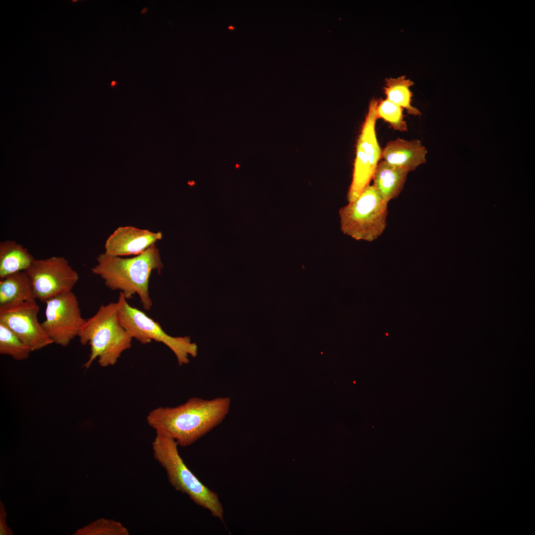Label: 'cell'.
Instances as JSON below:
<instances>
[{"instance_id":"6da1fadb","label":"cell","mask_w":535,"mask_h":535,"mask_svg":"<svg viewBox=\"0 0 535 535\" xmlns=\"http://www.w3.org/2000/svg\"><path fill=\"white\" fill-rule=\"evenodd\" d=\"M230 405L229 397L212 400L192 397L176 407L152 410L147 422L156 433L166 435L179 446L186 447L220 424L228 414Z\"/></svg>"},{"instance_id":"7a4b0ae2","label":"cell","mask_w":535,"mask_h":535,"mask_svg":"<svg viewBox=\"0 0 535 535\" xmlns=\"http://www.w3.org/2000/svg\"><path fill=\"white\" fill-rule=\"evenodd\" d=\"M97 262L92 272L100 276L106 286L112 290H120L127 300L137 294L144 309L150 310L153 305L149 291L150 275L154 270L161 273L163 268L155 244L131 258L101 253Z\"/></svg>"},{"instance_id":"3957f363","label":"cell","mask_w":535,"mask_h":535,"mask_svg":"<svg viewBox=\"0 0 535 535\" xmlns=\"http://www.w3.org/2000/svg\"><path fill=\"white\" fill-rule=\"evenodd\" d=\"M117 303L100 306L97 312L86 320L78 336L82 345L90 346V353L83 367L89 369L98 359L99 365H114L122 353L130 349L133 338L117 318Z\"/></svg>"},{"instance_id":"277c9868","label":"cell","mask_w":535,"mask_h":535,"mask_svg":"<svg viewBox=\"0 0 535 535\" xmlns=\"http://www.w3.org/2000/svg\"><path fill=\"white\" fill-rule=\"evenodd\" d=\"M178 446L171 437L156 433L152 442L155 459L164 469L169 482L175 490L187 495L196 504L223 522V508L217 494L203 484L188 468L179 454Z\"/></svg>"},{"instance_id":"5b68a950","label":"cell","mask_w":535,"mask_h":535,"mask_svg":"<svg viewBox=\"0 0 535 535\" xmlns=\"http://www.w3.org/2000/svg\"><path fill=\"white\" fill-rule=\"evenodd\" d=\"M387 214V204L369 184L355 200L339 210L341 230L357 240L372 242L385 229Z\"/></svg>"},{"instance_id":"8992f818","label":"cell","mask_w":535,"mask_h":535,"mask_svg":"<svg viewBox=\"0 0 535 535\" xmlns=\"http://www.w3.org/2000/svg\"><path fill=\"white\" fill-rule=\"evenodd\" d=\"M117 318L121 325L132 338L142 344L152 340L167 346L174 354L179 366L189 363V356L195 357L198 346L189 336L172 337L167 334L158 322L139 309L130 306L120 292L117 302Z\"/></svg>"},{"instance_id":"52a82bcc","label":"cell","mask_w":535,"mask_h":535,"mask_svg":"<svg viewBox=\"0 0 535 535\" xmlns=\"http://www.w3.org/2000/svg\"><path fill=\"white\" fill-rule=\"evenodd\" d=\"M378 102L374 98L370 101L357 141L352 180L347 194L349 203L355 200L369 185L382 158V149L378 144L375 128Z\"/></svg>"},{"instance_id":"ba28073f","label":"cell","mask_w":535,"mask_h":535,"mask_svg":"<svg viewBox=\"0 0 535 535\" xmlns=\"http://www.w3.org/2000/svg\"><path fill=\"white\" fill-rule=\"evenodd\" d=\"M25 272L35 298L43 302L71 292L79 279L78 273L63 257L35 259Z\"/></svg>"},{"instance_id":"9c48e42d","label":"cell","mask_w":535,"mask_h":535,"mask_svg":"<svg viewBox=\"0 0 535 535\" xmlns=\"http://www.w3.org/2000/svg\"><path fill=\"white\" fill-rule=\"evenodd\" d=\"M45 320L41 325L53 343L67 346L78 336L86 320L76 296L71 291L47 300Z\"/></svg>"},{"instance_id":"30bf717a","label":"cell","mask_w":535,"mask_h":535,"mask_svg":"<svg viewBox=\"0 0 535 535\" xmlns=\"http://www.w3.org/2000/svg\"><path fill=\"white\" fill-rule=\"evenodd\" d=\"M36 301H24L0 308V322L8 326L32 352L53 343L39 322Z\"/></svg>"},{"instance_id":"8fae6325","label":"cell","mask_w":535,"mask_h":535,"mask_svg":"<svg viewBox=\"0 0 535 535\" xmlns=\"http://www.w3.org/2000/svg\"><path fill=\"white\" fill-rule=\"evenodd\" d=\"M162 237L161 232H153L131 226L119 227L107 239L105 253L112 256L139 255Z\"/></svg>"},{"instance_id":"7c38bea8","label":"cell","mask_w":535,"mask_h":535,"mask_svg":"<svg viewBox=\"0 0 535 535\" xmlns=\"http://www.w3.org/2000/svg\"><path fill=\"white\" fill-rule=\"evenodd\" d=\"M427 153L426 148L419 140L398 138L387 142L382 150V158L387 163L409 172L426 162Z\"/></svg>"},{"instance_id":"4fadbf2b","label":"cell","mask_w":535,"mask_h":535,"mask_svg":"<svg viewBox=\"0 0 535 535\" xmlns=\"http://www.w3.org/2000/svg\"><path fill=\"white\" fill-rule=\"evenodd\" d=\"M408 172L384 160L378 162L372 179L373 186L385 203L387 204L399 196L403 189Z\"/></svg>"},{"instance_id":"5bb4252c","label":"cell","mask_w":535,"mask_h":535,"mask_svg":"<svg viewBox=\"0 0 535 535\" xmlns=\"http://www.w3.org/2000/svg\"><path fill=\"white\" fill-rule=\"evenodd\" d=\"M36 300L31 280L25 271H18L0 278V308Z\"/></svg>"},{"instance_id":"9a60e30c","label":"cell","mask_w":535,"mask_h":535,"mask_svg":"<svg viewBox=\"0 0 535 535\" xmlns=\"http://www.w3.org/2000/svg\"><path fill=\"white\" fill-rule=\"evenodd\" d=\"M35 259L21 244L13 240L0 243V278L25 271Z\"/></svg>"},{"instance_id":"2e32d148","label":"cell","mask_w":535,"mask_h":535,"mask_svg":"<svg viewBox=\"0 0 535 535\" xmlns=\"http://www.w3.org/2000/svg\"><path fill=\"white\" fill-rule=\"evenodd\" d=\"M413 84L414 82L406 79L405 76L386 78L383 90L386 99L405 108L409 114L420 115V110L411 105L412 93L410 88Z\"/></svg>"},{"instance_id":"e0dca14e","label":"cell","mask_w":535,"mask_h":535,"mask_svg":"<svg viewBox=\"0 0 535 535\" xmlns=\"http://www.w3.org/2000/svg\"><path fill=\"white\" fill-rule=\"evenodd\" d=\"M32 352L8 326L0 322V354L9 355L17 361L28 359Z\"/></svg>"},{"instance_id":"ac0fdd59","label":"cell","mask_w":535,"mask_h":535,"mask_svg":"<svg viewBox=\"0 0 535 535\" xmlns=\"http://www.w3.org/2000/svg\"><path fill=\"white\" fill-rule=\"evenodd\" d=\"M403 108L385 99L378 102L376 107V117L388 122L394 130L407 131V124L404 120Z\"/></svg>"},{"instance_id":"d6986e66","label":"cell","mask_w":535,"mask_h":535,"mask_svg":"<svg viewBox=\"0 0 535 535\" xmlns=\"http://www.w3.org/2000/svg\"><path fill=\"white\" fill-rule=\"evenodd\" d=\"M83 533L93 535H129L128 529L120 522L101 519L83 530Z\"/></svg>"},{"instance_id":"ffe728a7","label":"cell","mask_w":535,"mask_h":535,"mask_svg":"<svg viewBox=\"0 0 535 535\" xmlns=\"http://www.w3.org/2000/svg\"><path fill=\"white\" fill-rule=\"evenodd\" d=\"M115 84H116V82L114 81H113L112 82L111 84V85L113 86H114Z\"/></svg>"}]
</instances>
